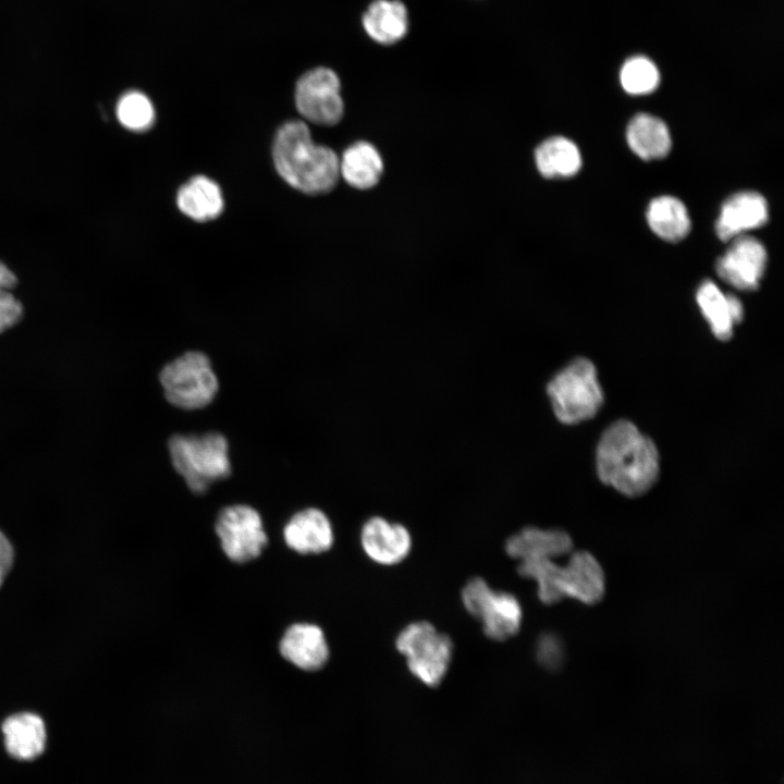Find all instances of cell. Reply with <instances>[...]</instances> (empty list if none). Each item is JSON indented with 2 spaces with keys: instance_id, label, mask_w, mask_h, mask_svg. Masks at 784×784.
Segmentation results:
<instances>
[{
  "instance_id": "cell-1",
  "label": "cell",
  "mask_w": 784,
  "mask_h": 784,
  "mask_svg": "<svg viewBox=\"0 0 784 784\" xmlns=\"http://www.w3.org/2000/svg\"><path fill=\"white\" fill-rule=\"evenodd\" d=\"M600 480L627 497L647 492L659 475L654 443L627 420H618L603 432L597 448Z\"/></svg>"
},
{
  "instance_id": "cell-2",
  "label": "cell",
  "mask_w": 784,
  "mask_h": 784,
  "mask_svg": "<svg viewBox=\"0 0 784 784\" xmlns=\"http://www.w3.org/2000/svg\"><path fill=\"white\" fill-rule=\"evenodd\" d=\"M272 156L280 176L303 193H328L339 180V157L331 148L313 143L303 121H289L279 128Z\"/></svg>"
},
{
  "instance_id": "cell-3",
  "label": "cell",
  "mask_w": 784,
  "mask_h": 784,
  "mask_svg": "<svg viewBox=\"0 0 784 784\" xmlns=\"http://www.w3.org/2000/svg\"><path fill=\"white\" fill-rule=\"evenodd\" d=\"M517 571L537 583L538 598L548 605L564 598L592 605L600 602L605 592L603 569L587 551L573 553L565 566L551 559H537L519 562Z\"/></svg>"
},
{
  "instance_id": "cell-4",
  "label": "cell",
  "mask_w": 784,
  "mask_h": 784,
  "mask_svg": "<svg viewBox=\"0 0 784 784\" xmlns=\"http://www.w3.org/2000/svg\"><path fill=\"white\" fill-rule=\"evenodd\" d=\"M167 450L173 469L194 493H204L231 475L229 442L221 432L174 433L167 441Z\"/></svg>"
},
{
  "instance_id": "cell-5",
  "label": "cell",
  "mask_w": 784,
  "mask_h": 784,
  "mask_svg": "<svg viewBox=\"0 0 784 784\" xmlns=\"http://www.w3.org/2000/svg\"><path fill=\"white\" fill-rule=\"evenodd\" d=\"M166 401L183 411L208 406L219 391V379L211 360L201 351H186L168 362L159 371Z\"/></svg>"
},
{
  "instance_id": "cell-6",
  "label": "cell",
  "mask_w": 784,
  "mask_h": 784,
  "mask_svg": "<svg viewBox=\"0 0 784 784\" xmlns=\"http://www.w3.org/2000/svg\"><path fill=\"white\" fill-rule=\"evenodd\" d=\"M547 393L555 417L574 425L593 417L603 403V392L595 365L576 358L548 383Z\"/></svg>"
},
{
  "instance_id": "cell-7",
  "label": "cell",
  "mask_w": 784,
  "mask_h": 784,
  "mask_svg": "<svg viewBox=\"0 0 784 784\" xmlns=\"http://www.w3.org/2000/svg\"><path fill=\"white\" fill-rule=\"evenodd\" d=\"M409 672L422 684L436 687L444 678L453 654L451 638L431 623L419 621L404 627L395 639Z\"/></svg>"
},
{
  "instance_id": "cell-8",
  "label": "cell",
  "mask_w": 784,
  "mask_h": 784,
  "mask_svg": "<svg viewBox=\"0 0 784 784\" xmlns=\"http://www.w3.org/2000/svg\"><path fill=\"white\" fill-rule=\"evenodd\" d=\"M462 601L467 612L481 622L482 630L490 639L506 640L520 628L523 610L516 597L493 590L480 577L464 586Z\"/></svg>"
},
{
  "instance_id": "cell-9",
  "label": "cell",
  "mask_w": 784,
  "mask_h": 784,
  "mask_svg": "<svg viewBox=\"0 0 784 784\" xmlns=\"http://www.w3.org/2000/svg\"><path fill=\"white\" fill-rule=\"evenodd\" d=\"M221 549L234 563L258 558L268 543V536L259 512L247 504L223 507L215 525Z\"/></svg>"
},
{
  "instance_id": "cell-10",
  "label": "cell",
  "mask_w": 784,
  "mask_h": 784,
  "mask_svg": "<svg viewBox=\"0 0 784 784\" xmlns=\"http://www.w3.org/2000/svg\"><path fill=\"white\" fill-rule=\"evenodd\" d=\"M336 73L328 68H316L301 76L295 89L298 112L307 121L320 125L340 122L344 103Z\"/></svg>"
},
{
  "instance_id": "cell-11",
  "label": "cell",
  "mask_w": 784,
  "mask_h": 784,
  "mask_svg": "<svg viewBox=\"0 0 784 784\" xmlns=\"http://www.w3.org/2000/svg\"><path fill=\"white\" fill-rule=\"evenodd\" d=\"M731 241L716 261L718 275L738 290H756L767 265L764 246L757 238L745 234Z\"/></svg>"
},
{
  "instance_id": "cell-12",
  "label": "cell",
  "mask_w": 784,
  "mask_h": 784,
  "mask_svg": "<svg viewBox=\"0 0 784 784\" xmlns=\"http://www.w3.org/2000/svg\"><path fill=\"white\" fill-rule=\"evenodd\" d=\"M360 543L366 555L373 562L394 565L408 555L412 538L403 525L373 516L363 525Z\"/></svg>"
},
{
  "instance_id": "cell-13",
  "label": "cell",
  "mask_w": 784,
  "mask_h": 784,
  "mask_svg": "<svg viewBox=\"0 0 784 784\" xmlns=\"http://www.w3.org/2000/svg\"><path fill=\"white\" fill-rule=\"evenodd\" d=\"M279 650L287 662L308 672L322 669L330 656L323 630L311 623L289 626L280 640Z\"/></svg>"
},
{
  "instance_id": "cell-14",
  "label": "cell",
  "mask_w": 784,
  "mask_h": 784,
  "mask_svg": "<svg viewBox=\"0 0 784 784\" xmlns=\"http://www.w3.org/2000/svg\"><path fill=\"white\" fill-rule=\"evenodd\" d=\"M283 539L296 553L319 554L331 549L334 537L329 517L317 507H307L289 519Z\"/></svg>"
},
{
  "instance_id": "cell-15",
  "label": "cell",
  "mask_w": 784,
  "mask_h": 784,
  "mask_svg": "<svg viewBox=\"0 0 784 784\" xmlns=\"http://www.w3.org/2000/svg\"><path fill=\"white\" fill-rule=\"evenodd\" d=\"M768 221L765 199L756 192H740L728 197L722 205L715 224L721 241H731L746 231L760 228Z\"/></svg>"
},
{
  "instance_id": "cell-16",
  "label": "cell",
  "mask_w": 784,
  "mask_h": 784,
  "mask_svg": "<svg viewBox=\"0 0 784 784\" xmlns=\"http://www.w3.org/2000/svg\"><path fill=\"white\" fill-rule=\"evenodd\" d=\"M365 34L376 44L392 46L409 32L407 7L401 0H372L362 15Z\"/></svg>"
},
{
  "instance_id": "cell-17",
  "label": "cell",
  "mask_w": 784,
  "mask_h": 784,
  "mask_svg": "<svg viewBox=\"0 0 784 784\" xmlns=\"http://www.w3.org/2000/svg\"><path fill=\"white\" fill-rule=\"evenodd\" d=\"M573 549L569 535L562 529L526 527L512 535L505 542L506 553L518 561L555 559Z\"/></svg>"
},
{
  "instance_id": "cell-18",
  "label": "cell",
  "mask_w": 784,
  "mask_h": 784,
  "mask_svg": "<svg viewBox=\"0 0 784 784\" xmlns=\"http://www.w3.org/2000/svg\"><path fill=\"white\" fill-rule=\"evenodd\" d=\"M696 299L713 334L719 340H728L734 326L743 319L742 302L732 294H724L709 280L701 283Z\"/></svg>"
},
{
  "instance_id": "cell-19",
  "label": "cell",
  "mask_w": 784,
  "mask_h": 784,
  "mask_svg": "<svg viewBox=\"0 0 784 784\" xmlns=\"http://www.w3.org/2000/svg\"><path fill=\"white\" fill-rule=\"evenodd\" d=\"M2 733L5 748L14 758L33 759L45 749V723L35 713L23 712L7 718L2 724Z\"/></svg>"
},
{
  "instance_id": "cell-20",
  "label": "cell",
  "mask_w": 784,
  "mask_h": 784,
  "mask_svg": "<svg viewBox=\"0 0 784 784\" xmlns=\"http://www.w3.org/2000/svg\"><path fill=\"white\" fill-rule=\"evenodd\" d=\"M176 204L185 216L198 222L212 220L223 210L220 187L204 175L194 176L179 189Z\"/></svg>"
},
{
  "instance_id": "cell-21",
  "label": "cell",
  "mask_w": 784,
  "mask_h": 784,
  "mask_svg": "<svg viewBox=\"0 0 784 784\" xmlns=\"http://www.w3.org/2000/svg\"><path fill=\"white\" fill-rule=\"evenodd\" d=\"M383 172V161L377 148L367 142H356L340 159V175L358 189L373 187Z\"/></svg>"
},
{
  "instance_id": "cell-22",
  "label": "cell",
  "mask_w": 784,
  "mask_h": 784,
  "mask_svg": "<svg viewBox=\"0 0 784 784\" xmlns=\"http://www.w3.org/2000/svg\"><path fill=\"white\" fill-rule=\"evenodd\" d=\"M626 137L630 149L645 160L661 159L671 149L666 124L648 113H639L630 120Z\"/></svg>"
},
{
  "instance_id": "cell-23",
  "label": "cell",
  "mask_w": 784,
  "mask_h": 784,
  "mask_svg": "<svg viewBox=\"0 0 784 784\" xmlns=\"http://www.w3.org/2000/svg\"><path fill=\"white\" fill-rule=\"evenodd\" d=\"M535 161L544 177H568L581 167L580 152L568 138L554 136L542 142L535 151Z\"/></svg>"
},
{
  "instance_id": "cell-24",
  "label": "cell",
  "mask_w": 784,
  "mask_h": 784,
  "mask_svg": "<svg viewBox=\"0 0 784 784\" xmlns=\"http://www.w3.org/2000/svg\"><path fill=\"white\" fill-rule=\"evenodd\" d=\"M650 229L667 242H678L690 229L685 205L673 196H660L651 200L647 209Z\"/></svg>"
},
{
  "instance_id": "cell-25",
  "label": "cell",
  "mask_w": 784,
  "mask_h": 784,
  "mask_svg": "<svg viewBox=\"0 0 784 784\" xmlns=\"http://www.w3.org/2000/svg\"><path fill=\"white\" fill-rule=\"evenodd\" d=\"M117 117L127 130L143 132L155 122V109L149 98L140 91L124 94L117 106Z\"/></svg>"
},
{
  "instance_id": "cell-26",
  "label": "cell",
  "mask_w": 784,
  "mask_h": 784,
  "mask_svg": "<svg viewBox=\"0 0 784 784\" xmlns=\"http://www.w3.org/2000/svg\"><path fill=\"white\" fill-rule=\"evenodd\" d=\"M660 75L653 62L645 57L628 59L621 70V84L632 95H646L653 91Z\"/></svg>"
},
{
  "instance_id": "cell-27",
  "label": "cell",
  "mask_w": 784,
  "mask_h": 784,
  "mask_svg": "<svg viewBox=\"0 0 784 784\" xmlns=\"http://www.w3.org/2000/svg\"><path fill=\"white\" fill-rule=\"evenodd\" d=\"M17 280L0 261V334L15 327L24 316L23 304L12 293Z\"/></svg>"
},
{
  "instance_id": "cell-28",
  "label": "cell",
  "mask_w": 784,
  "mask_h": 784,
  "mask_svg": "<svg viewBox=\"0 0 784 784\" xmlns=\"http://www.w3.org/2000/svg\"><path fill=\"white\" fill-rule=\"evenodd\" d=\"M538 662L548 670H558L564 661V646L559 636L542 634L536 647Z\"/></svg>"
},
{
  "instance_id": "cell-29",
  "label": "cell",
  "mask_w": 784,
  "mask_h": 784,
  "mask_svg": "<svg viewBox=\"0 0 784 784\" xmlns=\"http://www.w3.org/2000/svg\"><path fill=\"white\" fill-rule=\"evenodd\" d=\"M13 547L10 540L0 530V587L13 565Z\"/></svg>"
}]
</instances>
